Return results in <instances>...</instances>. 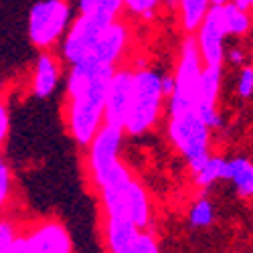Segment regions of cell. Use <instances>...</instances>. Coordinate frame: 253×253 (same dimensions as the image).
Returning a JSON list of instances; mask_svg holds the SVG:
<instances>
[{
    "label": "cell",
    "instance_id": "18",
    "mask_svg": "<svg viewBox=\"0 0 253 253\" xmlns=\"http://www.w3.org/2000/svg\"><path fill=\"white\" fill-rule=\"evenodd\" d=\"M215 215H217L215 205L209 199L201 197L191 205V209H188V223H191V227L205 229V227H211L215 223Z\"/></svg>",
    "mask_w": 253,
    "mask_h": 253
},
{
    "label": "cell",
    "instance_id": "26",
    "mask_svg": "<svg viewBox=\"0 0 253 253\" xmlns=\"http://www.w3.org/2000/svg\"><path fill=\"white\" fill-rule=\"evenodd\" d=\"M160 87H162L164 97H168L172 93V89H174V77H172V73H162L160 75Z\"/></svg>",
    "mask_w": 253,
    "mask_h": 253
},
{
    "label": "cell",
    "instance_id": "6",
    "mask_svg": "<svg viewBox=\"0 0 253 253\" xmlns=\"http://www.w3.org/2000/svg\"><path fill=\"white\" fill-rule=\"evenodd\" d=\"M126 134L118 126L103 124L91 142L85 146V164L91 184H97L112 168L122 162V148H124Z\"/></svg>",
    "mask_w": 253,
    "mask_h": 253
},
{
    "label": "cell",
    "instance_id": "25",
    "mask_svg": "<svg viewBox=\"0 0 253 253\" xmlns=\"http://www.w3.org/2000/svg\"><path fill=\"white\" fill-rule=\"evenodd\" d=\"M10 253H33V251L29 249V243H27V239H25V235H23V231H18V235H16V239H14V243H12Z\"/></svg>",
    "mask_w": 253,
    "mask_h": 253
},
{
    "label": "cell",
    "instance_id": "24",
    "mask_svg": "<svg viewBox=\"0 0 253 253\" xmlns=\"http://www.w3.org/2000/svg\"><path fill=\"white\" fill-rule=\"evenodd\" d=\"M225 61L231 63V65H235V67H241V65H245V51L241 47L225 49Z\"/></svg>",
    "mask_w": 253,
    "mask_h": 253
},
{
    "label": "cell",
    "instance_id": "23",
    "mask_svg": "<svg viewBox=\"0 0 253 253\" xmlns=\"http://www.w3.org/2000/svg\"><path fill=\"white\" fill-rule=\"evenodd\" d=\"M8 134H10V110H8L6 99L0 95V150L6 144Z\"/></svg>",
    "mask_w": 253,
    "mask_h": 253
},
{
    "label": "cell",
    "instance_id": "22",
    "mask_svg": "<svg viewBox=\"0 0 253 253\" xmlns=\"http://www.w3.org/2000/svg\"><path fill=\"white\" fill-rule=\"evenodd\" d=\"M128 253H160V247H158L156 237L150 233V231H142Z\"/></svg>",
    "mask_w": 253,
    "mask_h": 253
},
{
    "label": "cell",
    "instance_id": "7",
    "mask_svg": "<svg viewBox=\"0 0 253 253\" xmlns=\"http://www.w3.org/2000/svg\"><path fill=\"white\" fill-rule=\"evenodd\" d=\"M203 65H225V41L227 33L221 18V6L211 4L201 25L193 33Z\"/></svg>",
    "mask_w": 253,
    "mask_h": 253
},
{
    "label": "cell",
    "instance_id": "11",
    "mask_svg": "<svg viewBox=\"0 0 253 253\" xmlns=\"http://www.w3.org/2000/svg\"><path fill=\"white\" fill-rule=\"evenodd\" d=\"M63 81V61L53 51H39L31 71L29 87L37 99L51 97Z\"/></svg>",
    "mask_w": 253,
    "mask_h": 253
},
{
    "label": "cell",
    "instance_id": "28",
    "mask_svg": "<svg viewBox=\"0 0 253 253\" xmlns=\"http://www.w3.org/2000/svg\"><path fill=\"white\" fill-rule=\"evenodd\" d=\"M225 2H229V0H211V4H225Z\"/></svg>",
    "mask_w": 253,
    "mask_h": 253
},
{
    "label": "cell",
    "instance_id": "3",
    "mask_svg": "<svg viewBox=\"0 0 253 253\" xmlns=\"http://www.w3.org/2000/svg\"><path fill=\"white\" fill-rule=\"evenodd\" d=\"M132 69H134L132 99L122 130L128 138H140L150 134L160 124L166 108V97L160 87L162 71L148 65L132 67Z\"/></svg>",
    "mask_w": 253,
    "mask_h": 253
},
{
    "label": "cell",
    "instance_id": "19",
    "mask_svg": "<svg viewBox=\"0 0 253 253\" xmlns=\"http://www.w3.org/2000/svg\"><path fill=\"white\" fill-rule=\"evenodd\" d=\"M12 197H14V176L10 170V164L0 154V215L8 209Z\"/></svg>",
    "mask_w": 253,
    "mask_h": 253
},
{
    "label": "cell",
    "instance_id": "27",
    "mask_svg": "<svg viewBox=\"0 0 253 253\" xmlns=\"http://www.w3.org/2000/svg\"><path fill=\"white\" fill-rule=\"evenodd\" d=\"M176 6H178V0H162V8L176 14Z\"/></svg>",
    "mask_w": 253,
    "mask_h": 253
},
{
    "label": "cell",
    "instance_id": "5",
    "mask_svg": "<svg viewBox=\"0 0 253 253\" xmlns=\"http://www.w3.org/2000/svg\"><path fill=\"white\" fill-rule=\"evenodd\" d=\"M73 16L75 8L71 0H37L27 18L31 45L39 51H53L59 47Z\"/></svg>",
    "mask_w": 253,
    "mask_h": 253
},
{
    "label": "cell",
    "instance_id": "12",
    "mask_svg": "<svg viewBox=\"0 0 253 253\" xmlns=\"http://www.w3.org/2000/svg\"><path fill=\"white\" fill-rule=\"evenodd\" d=\"M225 180L235 186L241 199L253 195V164L247 156H225Z\"/></svg>",
    "mask_w": 253,
    "mask_h": 253
},
{
    "label": "cell",
    "instance_id": "17",
    "mask_svg": "<svg viewBox=\"0 0 253 253\" xmlns=\"http://www.w3.org/2000/svg\"><path fill=\"white\" fill-rule=\"evenodd\" d=\"M162 10V0H124V12L142 23H152Z\"/></svg>",
    "mask_w": 253,
    "mask_h": 253
},
{
    "label": "cell",
    "instance_id": "10",
    "mask_svg": "<svg viewBox=\"0 0 253 253\" xmlns=\"http://www.w3.org/2000/svg\"><path fill=\"white\" fill-rule=\"evenodd\" d=\"M23 235L33 253H73V239L65 223L43 219L33 223Z\"/></svg>",
    "mask_w": 253,
    "mask_h": 253
},
{
    "label": "cell",
    "instance_id": "9",
    "mask_svg": "<svg viewBox=\"0 0 253 253\" xmlns=\"http://www.w3.org/2000/svg\"><path fill=\"white\" fill-rule=\"evenodd\" d=\"M132 81H134L132 65H118L114 69L108 81V89H105V110H103L105 124L118 126V128L124 126L132 99Z\"/></svg>",
    "mask_w": 253,
    "mask_h": 253
},
{
    "label": "cell",
    "instance_id": "13",
    "mask_svg": "<svg viewBox=\"0 0 253 253\" xmlns=\"http://www.w3.org/2000/svg\"><path fill=\"white\" fill-rule=\"evenodd\" d=\"M73 8L81 16L95 18L99 23H112V20L122 18L124 0H77Z\"/></svg>",
    "mask_w": 253,
    "mask_h": 253
},
{
    "label": "cell",
    "instance_id": "15",
    "mask_svg": "<svg viewBox=\"0 0 253 253\" xmlns=\"http://www.w3.org/2000/svg\"><path fill=\"white\" fill-rule=\"evenodd\" d=\"M209 8H211V0H178L176 14L184 35H193L197 31Z\"/></svg>",
    "mask_w": 253,
    "mask_h": 253
},
{
    "label": "cell",
    "instance_id": "21",
    "mask_svg": "<svg viewBox=\"0 0 253 253\" xmlns=\"http://www.w3.org/2000/svg\"><path fill=\"white\" fill-rule=\"evenodd\" d=\"M237 97L241 99H251L253 95V67L251 65H241L239 69V75H237Z\"/></svg>",
    "mask_w": 253,
    "mask_h": 253
},
{
    "label": "cell",
    "instance_id": "8",
    "mask_svg": "<svg viewBox=\"0 0 253 253\" xmlns=\"http://www.w3.org/2000/svg\"><path fill=\"white\" fill-rule=\"evenodd\" d=\"M225 65H203L201 81H199V101L197 110L205 126L215 132L223 128V116L219 112L221 89H223Z\"/></svg>",
    "mask_w": 253,
    "mask_h": 253
},
{
    "label": "cell",
    "instance_id": "4",
    "mask_svg": "<svg viewBox=\"0 0 253 253\" xmlns=\"http://www.w3.org/2000/svg\"><path fill=\"white\" fill-rule=\"evenodd\" d=\"M166 116V138L172 148L184 158L191 168V174L203 166V162L213 154V132L199 116V110L164 112Z\"/></svg>",
    "mask_w": 253,
    "mask_h": 253
},
{
    "label": "cell",
    "instance_id": "20",
    "mask_svg": "<svg viewBox=\"0 0 253 253\" xmlns=\"http://www.w3.org/2000/svg\"><path fill=\"white\" fill-rule=\"evenodd\" d=\"M16 235H18V225L12 219L0 215V253H10Z\"/></svg>",
    "mask_w": 253,
    "mask_h": 253
},
{
    "label": "cell",
    "instance_id": "1",
    "mask_svg": "<svg viewBox=\"0 0 253 253\" xmlns=\"http://www.w3.org/2000/svg\"><path fill=\"white\" fill-rule=\"evenodd\" d=\"M116 67H101L91 63L71 65L65 77L63 122L71 140L85 148L97 130L105 124V89Z\"/></svg>",
    "mask_w": 253,
    "mask_h": 253
},
{
    "label": "cell",
    "instance_id": "16",
    "mask_svg": "<svg viewBox=\"0 0 253 253\" xmlns=\"http://www.w3.org/2000/svg\"><path fill=\"white\" fill-rule=\"evenodd\" d=\"M193 180L199 188H211L217 182L225 180V156L221 154H211L199 170L193 172Z\"/></svg>",
    "mask_w": 253,
    "mask_h": 253
},
{
    "label": "cell",
    "instance_id": "2",
    "mask_svg": "<svg viewBox=\"0 0 253 253\" xmlns=\"http://www.w3.org/2000/svg\"><path fill=\"white\" fill-rule=\"evenodd\" d=\"M93 188L99 195L103 219L126 221L142 231H148L154 213L150 195L124 160L93 184Z\"/></svg>",
    "mask_w": 253,
    "mask_h": 253
},
{
    "label": "cell",
    "instance_id": "14",
    "mask_svg": "<svg viewBox=\"0 0 253 253\" xmlns=\"http://www.w3.org/2000/svg\"><path fill=\"white\" fill-rule=\"evenodd\" d=\"M219 6L227 39H245L251 33V12L241 10L233 2H225Z\"/></svg>",
    "mask_w": 253,
    "mask_h": 253
}]
</instances>
